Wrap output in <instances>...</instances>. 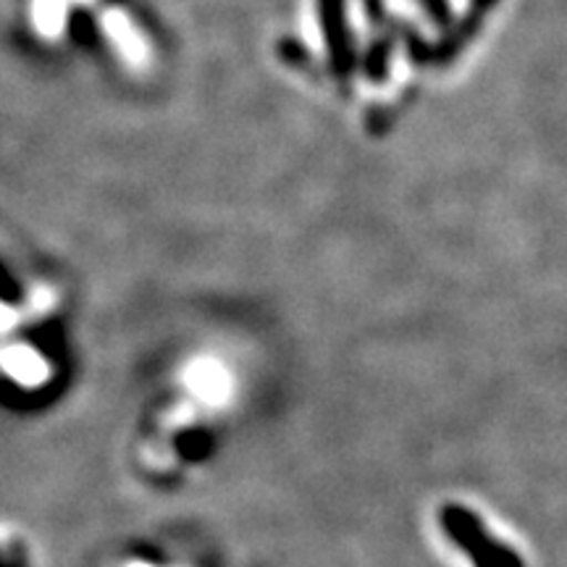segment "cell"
<instances>
[{
  "label": "cell",
  "mask_w": 567,
  "mask_h": 567,
  "mask_svg": "<svg viewBox=\"0 0 567 567\" xmlns=\"http://www.w3.org/2000/svg\"><path fill=\"white\" fill-rule=\"evenodd\" d=\"M446 520H450V530L460 538V542H463V544H476V547H473V549H476L478 555L484 557L486 567H517L513 559H509L507 555H502V551L484 549V547H492V544H488L486 538H481L476 523H473L465 513L450 509V513H446Z\"/></svg>",
  "instance_id": "6da1fadb"
},
{
  "label": "cell",
  "mask_w": 567,
  "mask_h": 567,
  "mask_svg": "<svg viewBox=\"0 0 567 567\" xmlns=\"http://www.w3.org/2000/svg\"><path fill=\"white\" fill-rule=\"evenodd\" d=\"M105 21H109V32H111L113 42H116V45L122 48L130 59H142V55H145V48H142V42L137 34H134L130 21H126L124 17H116V13H111Z\"/></svg>",
  "instance_id": "7a4b0ae2"
},
{
  "label": "cell",
  "mask_w": 567,
  "mask_h": 567,
  "mask_svg": "<svg viewBox=\"0 0 567 567\" xmlns=\"http://www.w3.org/2000/svg\"><path fill=\"white\" fill-rule=\"evenodd\" d=\"M63 11H66V3L63 0H42V11H40V24L42 30L55 32L63 21Z\"/></svg>",
  "instance_id": "3957f363"
}]
</instances>
